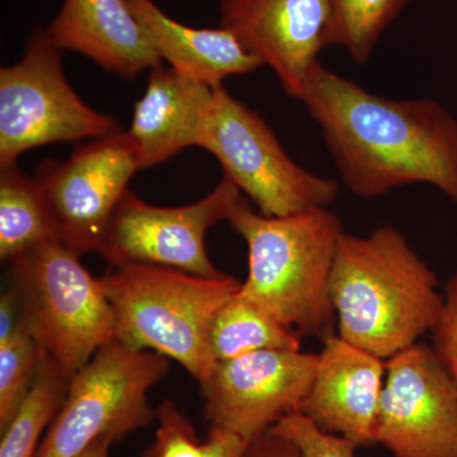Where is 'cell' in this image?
<instances>
[{"instance_id": "3", "label": "cell", "mask_w": 457, "mask_h": 457, "mask_svg": "<svg viewBox=\"0 0 457 457\" xmlns=\"http://www.w3.org/2000/svg\"><path fill=\"white\" fill-rule=\"evenodd\" d=\"M227 221L248 246V275L237 293L302 337L335 335L329 282L345 234L339 216L329 207L266 216L242 196Z\"/></svg>"}, {"instance_id": "26", "label": "cell", "mask_w": 457, "mask_h": 457, "mask_svg": "<svg viewBox=\"0 0 457 457\" xmlns=\"http://www.w3.org/2000/svg\"><path fill=\"white\" fill-rule=\"evenodd\" d=\"M245 457H303L296 446L282 436L267 431L249 444Z\"/></svg>"}, {"instance_id": "25", "label": "cell", "mask_w": 457, "mask_h": 457, "mask_svg": "<svg viewBox=\"0 0 457 457\" xmlns=\"http://www.w3.org/2000/svg\"><path fill=\"white\" fill-rule=\"evenodd\" d=\"M433 345L457 386V270L444 288V308L433 328Z\"/></svg>"}, {"instance_id": "8", "label": "cell", "mask_w": 457, "mask_h": 457, "mask_svg": "<svg viewBox=\"0 0 457 457\" xmlns=\"http://www.w3.org/2000/svg\"><path fill=\"white\" fill-rule=\"evenodd\" d=\"M62 51L45 29L32 33L20 62L0 69V168L33 147L101 139L122 131L87 104L66 79Z\"/></svg>"}, {"instance_id": "22", "label": "cell", "mask_w": 457, "mask_h": 457, "mask_svg": "<svg viewBox=\"0 0 457 457\" xmlns=\"http://www.w3.org/2000/svg\"><path fill=\"white\" fill-rule=\"evenodd\" d=\"M411 0H329V46L342 47L353 62H369L376 45Z\"/></svg>"}, {"instance_id": "13", "label": "cell", "mask_w": 457, "mask_h": 457, "mask_svg": "<svg viewBox=\"0 0 457 457\" xmlns=\"http://www.w3.org/2000/svg\"><path fill=\"white\" fill-rule=\"evenodd\" d=\"M221 27L270 66L286 95L302 98L329 46V0H221Z\"/></svg>"}, {"instance_id": "4", "label": "cell", "mask_w": 457, "mask_h": 457, "mask_svg": "<svg viewBox=\"0 0 457 457\" xmlns=\"http://www.w3.org/2000/svg\"><path fill=\"white\" fill-rule=\"evenodd\" d=\"M101 279L116 318V341L176 361L200 386L206 383L216 366L213 319L240 282L147 264L116 266Z\"/></svg>"}, {"instance_id": "10", "label": "cell", "mask_w": 457, "mask_h": 457, "mask_svg": "<svg viewBox=\"0 0 457 457\" xmlns=\"http://www.w3.org/2000/svg\"><path fill=\"white\" fill-rule=\"evenodd\" d=\"M242 196L225 177L203 200L180 207L153 206L129 189L114 210L99 254L113 267L147 264L200 278H225L227 273L210 260L204 237L213 225L227 221Z\"/></svg>"}, {"instance_id": "23", "label": "cell", "mask_w": 457, "mask_h": 457, "mask_svg": "<svg viewBox=\"0 0 457 457\" xmlns=\"http://www.w3.org/2000/svg\"><path fill=\"white\" fill-rule=\"evenodd\" d=\"M40 348L26 328L0 341V432L7 428L31 392Z\"/></svg>"}, {"instance_id": "24", "label": "cell", "mask_w": 457, "mask_h": 457, "mask_svg": "<svg viewBox=\"0 0 457 457\" xmlns=\"http://www.w3.org/2000/svg\"><path fill=\"white\" fill-rule=\"evenodd\" d=\"M293 442L303 457H354V442L321 429L302 411H291L270 429Z\"/></svg>"}, {"instance_id": "9", "label": "cell", "mask_w": 457, "mask_h": 457, "mask_svg": "<svg viewBox=\"0 0 457 457\" xmlns=\"http://www.w3.org/2000/svg\"><path fill=\"white\" fill-rule=\"evenodd\" d=\"M139 170L137 150L123 130L84 144L64 162L38 163L33 179L57 239L78 255L99 254L114 210Z\"/></svg>"}, {"instance_id": "5", "label": "cell", "mask_w": 457, "mask_h": 457, "mask_svg": "<svg viewBox=\"0 0 457 457\" xmlns=\"http://www.w3.org/2000/svg\"><path fill=\"white\" fill-rule=\"evenodd\" d=\"M9 278L26 329L69 378L116 339V318L102 279L60 240L9 262Z\"/></svg>"}, {"instance_id": "12", "label": "cell", "mask_w": 457, "mask_h": 457, "mask_svg": "<svg viewBox=\"0 0 457 457\" xmlns=\"http://www.w3.org/2000/svg\"><path fill=\"white\" fill-rule=\"evenodd\" d=\"M318 354L269 350L216 363L201 385L210 425L254 441L302 405L318 368Z\"/></svg>"}, {"instance_id": "15", "label": "cell", "mask_w": 457, "mask_h": 457, "mask_svg": "<svg viewBox=\"0 0 457 457\" xmlns=\"http://www.w3.org/2000/svg\"><path fill=\"white\" fill-rule=\"evenodd\" d=\"M45 31L60 50L82 54L123 79L162 62L128 0H64Z\"/></svg>"}, {"instance_id": "16", "label": "cell", "mask_w": 457, "mask_h": 457, "mask_svg": "<svg viewBox=\"0 0 457 457\" xmlns=\"http://www.w3.org/2000/svg\"><path fill=\"white\" fill-rule=\"evenodd\" d=\"M213 88L162 65L149 71L145 93L135 104L128 131L141 170L164 163L187 147L198 146Z\"/></svg>"}, {"instance_id": "1", "label": "cell", "mask_w": 457, "mask_h": 457, "mask_svg": "<svg viewBox=\"0 0 457 457\" xmlns=\"http://www.w3.org/2000/svg\"><path fill=\"white\" fill-rule=\"evenodd\" d=\"M300 102L354 196L425 183L457 204V120L440 102L383 97L321 62Z\"/></svg>"}, {"instance_id": "19", "label": "cell", "mask_w": 457, "mask_h": 457, "mask_svg": "<svg viewBox=\"0 0 457 457\" xmlns=\"http://www.w3.org/2000/svg\"><path fill=\"white\" fill-rule=\"evenodd\" d=\"M303 337L239 293L213 319L210 345L216 363L269 350H302Z\"/></svg>"}, {"instance_id": "14", "label": "cell", "mask_w": 457, "mask_h": 457, "mask_svg": "<svg viewBox=\"0 0 457 457\" xmlns=\"http://www.w3.org/2000/svg\"><path fill=\"white\" fill-rule=\"evenodd\" d=\"M318 356L317 372L299 411L324 431L359 447L375 444L386 362L338 335L324 339Z\"/></svg>"}, {"instance_id": "28", "label": "cell", "mask_w": 457, "mask_h": 457, "mask_svg": "<svg viewBox=\"0 0 457 457\" xmlns=\"http://www.w3.org/2000/svg\"><path fill=\"white\" fill-rule=\"evenodd\" d=\"M113 441L110 438H99L93 442L86 450L77 457H110V449Z\"/></svg>"}, {"instance_id": "27", "label": "cell", "mask_w": 457, "mask_h": 457, "mask_svg": "<svg viewBox=\"0 0 457 457\" xmlns=\"http://www.w3.org/2000/svg\"><path fill=\"white\" fill-rule=\"evenodd\" d=\"M22 311L16 295L11 288L0 296V341H4L9 336L23 329Z\"/></svg>"}, {"instance_id": "11", "label": "cell", "mask_w": 457, "mask_h": 457, "mask_svg": "<svg viewBox=\"0 0 457 457\" xmlns=\"http://www.w3.org/2000/svg\"><path fill=\"white\" fill-rule=\"evenodd\" d=\"M374 440L393 457H457V386L432 345L386 360Z\"/></svg>"}, {"instance_id": "18", "label": "cell", "mask_w": 457, "mask_h": 457, "mask_svg": "<svg viewBox=\"0 0 457 457\" xmlns=\"http://www.w3.org/2000/svg\"><path fill=\"white\" fill-rule=\"evenodd\" d=\"M57 239L37 183L17 164L0 168V258L11 262Z\"/></svg>"}, {"instance_id": "7", "label": "cell", "mask_w": 457, "mask_h": 457, "mask_svg": "<svg viewBox=\"0 0 457 457\" xmlns=\"http://www.w3.org/2000/svg\"><path fill=\"white\" fill-rule=\"evenodd\" d=\"M170 359L108 343L69 380L62 408L36 457H77L99 438L114 442L152 425L147 394L170 371Z\"/></svg>"}, {"instance_id": "21", "label": "cell", "mask_w": 457, "mask_h": 457, "mask_svg": "<svg viewBox=\"0 0 457 457\" xmlns=\"http://www.w3.org/2000/svg\"><path fill=\"white\" fill-rule=\"evenodd\" d=\"M154 441L143 457H245L249 442L236 433L212 426L204 440H200L191 420L171 400H164L155 409Z\"/></svg>"}, {"instance_id": "6", "label": "cell", "mask_w": 457, "mask_h": 457, "mask_svg": "<svg viewBox=\"0 0 457 457\" xmlns=\"http://www.w3.org/2000/svg\"><path fill=\"white\" fill-rule=\"evenodd\" d=\"M198 146L212 153L225 179L266 216H288L329 207L338 196L336 180L294 161L261 114L222 86L212 89Z\"/></svg>"}, {"instance_id": "2", "label": "cell", "mask_w": 457, "mask_h": 457, "mask_svg": "<svg viewBox=\"0 0 457 457\" xmlns=\"http://www.w3.org/2000/svg\"><path fill=\"white\" fill-rule=\"evenodd\" d=\"M440 281L394 225L343 234L330 273L338 336L383 360L431 333L444 308Z\"/></svg>"}, {"instance_id": "20", "label": "cell", "mask_w": 457, "mask_h": 457, "mask_svg": "<svg viewBox=\"0 0 457 457\" xmlns=\"http://www.w3.org/2000/svg\"><path fill=\"white\" fill-rule=\"evenodd\" d=\"M69 380L55 361L40 350L31 392L13 420L0 432V457L37 456L42 438L64 403Z\"/></svg>"}, {"instance_id": "17", "label": "cell", "mask_w": 457, "mask_h": 457, "mask_svg": "<svg viewBox=\"0 0 457 457\" xmlns=\"http://www.w3.org/2000/svg\"><path fill=\"white\" fill-rule=\"evenodd\" d=\"M128 3L161 59L187 79L219 87L225 78L252 73L263 66L224 27L194 29L167 16L153 0H128Z\"/></svg>"}]
</instances>
